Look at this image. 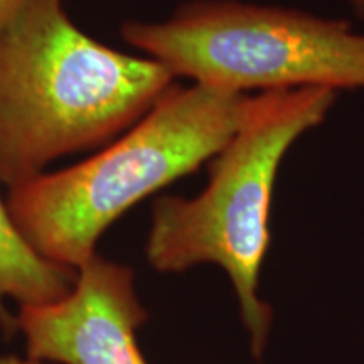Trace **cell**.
I'll return each instance as SVG.
<instances>
[{"label":"cell","instance_id":"cell-2","mask_svg":"<svg viewBox=\"0 0 364 364\" xmlns=\"http://www.w3.org/2000/svg\"><path fill=\"white\" fill-rule=\"evenodd\" d=\"M336 97L338 91L329 88L248 95L238 129L208 162L203 193L154 201L145 243L150 267L161 273L220 267L233 285L255 358L263 356L273 327L272 306L260 295V275L272 243L279 167L295 140L326 120Z\"/></svg>","mask_w":364,"mask_h":364},{"label":"cell","instance_id":"cell-4","mask_svg":"<svg viewBox=\"0 0 364 364\" xmlns=\"http://www.w3.org/2000/svg\"><path fill=\"white\" fill-rule=\"evenodd\" d=\"M122 38L174 78L228 93L364 90V34L297 9L193 0L162 22H125Z\"/></svg>","mask_w":364,"mask_h":364},{"label":"cell","instance_id":"cell-9","mask_svg":"<svg viewBox=\"0 0 364 364\" xmlns=\"http://www.w3.org/2000/svg\"><path fill=\"white\" fill-rule=\"evenodd\" d=\"M348 2L359 19L364 21V0H348Z\"/></svg>","mask_w":364,"mask_h":364},{"label":"cell","instance_id":"cell-5","mask_svg":"<svg viewBox=\"0 0 364 364\" xmlns=\"http://www.w3.org/2000/svg\"><path fill=\"white\" fill-rule=\"evenodd\" d=\"M149 321L135 272L95 255L63 297L19 306L26 356L53 364H149L136 331Z\"/></svg>","mask_w":364,"mask_h":364},{"label":"cell","instance_id":"cell-8","mask_svg":"<svg viewBox=\"0 0 364 364\" xmlns=\"http://www.w3.org/2000/svg\"><path fill=\"white\" fill-rule=\"evenodd\" d=\"M0 364H53V363L39 361V359H33L29 356L21 358L17 356V354H0Z\"/></svg>","mask_w":364,"mask_h":364},{"label":"cell","instance_id":"cell-3","mask_svg":"<svg viewBox=\"0 0 364 364\" xmlns=\"http://www.w3.org/2000/svg\"><path fill=\"white\" fill-rule=\"evenodd\" d=\"M247 97L172 85L147 115L93 157L12 186L7 208L17 230L46 260L78 272L118 218L225 147Z\"/></svg>","mask_w":364,"mask_h":364},{"label":"cell","instance_id":"cell-1","mask_svg":"<svg viewBox=\"0 0 364 364\" xmlns=\"http://www.w3.org/2000/svg\"><path fill=\"white\" fill-rule=\"evenodd\" d=\"M172 85L156 59L85 34L65 0H29L0 33V182L12 188L59 157L110 144Z\"/></svg>","mask_w":364,"mask_h":364},{"label":"cell","instance_id":"cell-6","mask_svg":"<svg viewBox=\"0 0 364 364\" xmlns=\"http://www.w3.org/2000/svg\"><path fill=\"white\" fill-rule=\"evenodd\" d=\"M78 272L48 262L17 230L7 201L0 196V317L7 321L6 302L44 304L66 295Z\"/></svg>","mask_w":364,"mask_h":364},{"label":"cell","instance_id":"cell-7","mask_svg":"<svg viewBox=\"0 0 364 364\" xmlns=\"http://www.w3.org/2000/svg\"><path fill=\"white\" fill-rule=\"evenodd\" d=\"M29 0H0V33L19 16Z\"/></svg>","mask_w":364,"mask_h":364}]
</instances>
